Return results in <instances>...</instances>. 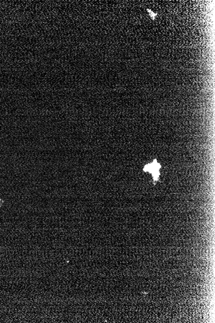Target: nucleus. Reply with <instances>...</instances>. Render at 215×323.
Here are the masks:
<instances>
[{"label":"nucleus","instance_id":"1","mask_svg":"<svg viewBox=\"0 0 215 323\" xmlns=\"http://www.w3.org/2000/svg\"><path fill=\"white\" fill-rule=\"evenodd\" d=\"M160 165L156 160H154L152 163L146 165L144 168V171L149 172L152 174L154 181L158 180L160 176Z\"/></svg>","mask_w":215,"mask_h":323}]
</instances>
